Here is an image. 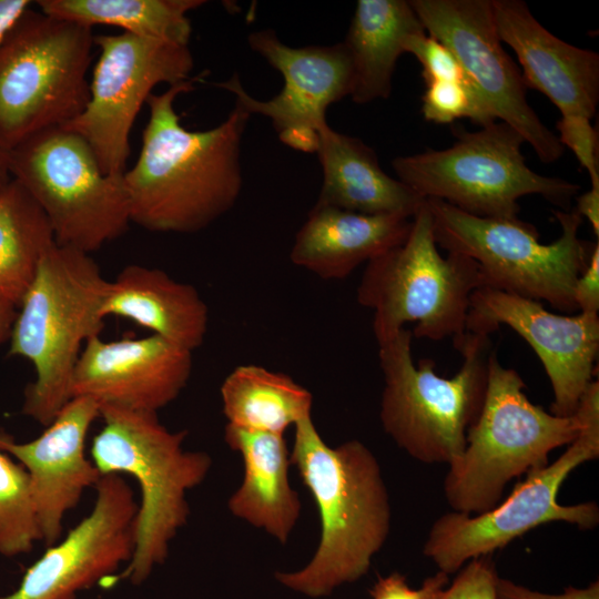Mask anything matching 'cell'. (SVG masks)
Wrapping results in <instances>:
<instances>
[{"instance_id":"1","label":"cell","mask_w":599,"mask_h":599,"mask_svg":"<svg viewBox=\"0 0 599 599\" xmlns=\"http://www.w3.org/2000/svg\"><path fill=\"white\" fill-rule=\"evenodd\" d=\"M200 78L152 93L140 154L123 173L131 223L161 233H195L227 213L242 190L241 142L251 114L241 105L219 125L181 124L176 98Z\"/></svg>"},{"instance_id":"2","label":"cell","mask_w":599,"mask_h":599,"mask_svg":"<svg viewBox=\"0 0 599 599\" xmlns=\"http://www.w3.org/2000/svg\"><path fill=\"white\" fill-rule=\"evenodd\" d=\"M291 464L311 491L321 518V539L300 570L277 572L285 587L312 598L358 580L390 530V502L375 455L359 440L328 446L312 415L298 420Z\"/></svg>"},{"instance_id":"3","label":"cell","mask_w":599,"mask_h":599,"mask_svg":"<svg viewBox=\"0 0 599 599\" xmlns=\"http://www.w3.org/2000/svg\"><path fill=\"white\" fill-rule=\"evenodd\" d=\"M108 285L91 254L54 243L18 305L9 354L33 365L22 412L45 427L72 398L79 356L103 328Z\"/></svg>"},{"instance_id":"4","label":"cell","mask_w":599,"mask_h":599,"mask_svg":"<svg viewBox=\"0 0 599 599\" xmlns=\"http://www.w3.org/2000/svg\"><path fill=\"white\" fill-rule=\"evenodd\" d=\"M103 426L91 446L102 476L129 475L140 487L134 549L114 581H145L169 555L172 539L190 515L186 494L207 476L212 459L183 448L186 430L172 432L158 413L100 406Z\"/></svg>"},{"instance_id":"5","label":"cell","mask_w":599,"mask_h":599,"mask_svg":"<svg viewBox=\"0 0 599 599\" xmlns=\"http://www.w3.org/2000/svg\"><path fill=\"white\" fill-rule=\"evenodd\" d=\"M413 333L404 327L378 344L385 386L379 418L386 434L425 464L457 461L467 432L481 410L493 353L490 335L465 332L454 339L463 363L451 377L439 376L435 362L412 355Z\"/></svg>"},{"instance_id":"6","label":"cell","mask_w":599,"mask_h":599,"mask_svg":"<svg viewBox=\"0 0 599 599\" xmlns=\"http://www.w3.org/2000/svg\"><path fill=\"white\" fill-rule=\"evenodd\" d=\"M525 382L504 367L493 351L485 400L467 432L461 457L448 466L444 495L453 511L480 515L499 504L514 478L548 464L549 454L569 445L579 416H556L532 404Z\"/></svg>"},{"instance_id":"7","label":"cell","mask_w":599,"mask_h":599,"mask_svg":"<svg viewBox=\"0 0 599 599\" xmlns=\"http://www.w3.org/2000/svg\"><path fill=\"white\" fill-rule=\"evenodd\" d=\"M483 286L480 267L473 258L440 254L425 200L412 217L407 237L367 262L356 297L374 311L377 344L406 323H416L413 337L454 341L466 332L470 297Z\"/></svg>"},{"instance_id":"8","label":"cell","mask_w":599,"mask_h":599,"mask_svg":"<svg viewBox=\"0 0 599 599\" xmlns=\"http://www.w3.org/2000/svg\"><path fill=\"white\" fill-rule=\"evenodd\" d=\"M92 28L27 10L0 43V144L10 151L77 119L89 100Z\"/></svg>"},{"instance_id":"9","label":"cell","mask_w":599,"mask_h":599,"mask_svg":"<svg viewBox=\"0 0 599 599\" xmlns=\"http://www.w3.org/2000/svg\"><path fill=\"white\" fill-rule=\"evenodd\" d=\"M434 238L447 253H460L480 267L484 286L573 313V287L597 243L581 240L582 217L554 211L561 226L552 243L539 242L536 227L517 220L479 217L436 199H426Z\"/></svg>"},{"instance_id":"10","label":"cell","mask_w":599,"mask_h":599,"mask_svg":"<svg viewBox=\"0 0 599 599\" xmlns=\"http://www.w3.org/2000/svg\"><path fill=\"white\" fill-rule=\"evenodd\" d=\"M456 136L447 149L395 158L398 180L423 199L498 220L519 219L518 200L530 194L567 211L580 191L576 183L531 170L521 153L524 138L504 122L458 130Z\"/></svg>"},{"instance_id":"11","label":"cell","mask_w":599,"mask_h":599,"mask_svg":"<svg viewBox=\"0 0 599 599\" xmlns=\"http://www.w3.org/2000/svg\"><path fill=\"white\" fill-rule=\"evenodd\" d=\"M576 414L581 427L568 448L551 464L526 474L509 496L480 515L451 511L432 525L423 552L446 575L457 572L469 560L494 551L528 531L549 522L564 521L581 530L599 524L593 501L564 506L558 491L575 468L599 457V380H592L581 396Z\"/></svg>"},{"instance_id":"12","label":"cell","mask_w":599,"mask_h":599,"mask_svg":"<svg viewBox=\"0 0 599 599\" xmlns=\"http://www.w3.org/2000/svg\"><path fill=\"white\" fill-rule=\"evenodd\" d=\"M9 170L43 212L54 242L88 254L131 223L123 174H106L90 144L59 128L8 151Z\"/></svg>"},{"instance_id":"13","label":"cell","mask_w":599,"mask_h":599,"mask_svg":"<svg viewBox=\"0 0 599 599\" xmlns=\"http://www.w3.org/2000/svg\"><path fill=\"white\" fill-rule=\"evenodd\" d=\"M100 54L82 113L63 129L81 135L106 174H123L133 123L153 89L192 80L189 45L130 33L97 35Z\"/></svg>"},{"instance_id":"14","label":"cell","mask_w":599,"mask_h":599,"mask_svg":"<svg viewBox=\"0 0 599 599\" xmlns=\"http://www.w3.org/2000/svg\"><path fill=\"white\" fill-rule=\"evenodd\" d=\"M427 34L457 58L495 118L515 129L540 161L559 160L565 148L529 105L521 71L504 50L491 0H410Z\"/></svg>"},{"instance_id":"15","label":"cell","mask_w":599,"mask_h":599,"mask_svg":"<svg viewBox=\"0 0 599 599\" xmlns=\"http://www.w3.org/2000/svg\"><path fill=\"white\" fill-rule=\"evenodd\" d=\"M250 48L276 69L283 89L261 101L245 91L238 74L216 83L235 95V103L252 114L268 118L280 140L302 152H315L318 133L327 125V108L349 97L353 68L343 42L333 45L290 47L271 29L248 34Z\"/></svg>"},{"instance_id":"16","label":"cell","mask_w":599,"mask_h":599,"mask_svg":"<svg viewBox=\"0 0 599 599\" xmlns=\"http://www.w3.org/2000/svg\"><path fill=\"white\" fill-rule=\"evenodd\" d=\"M500 325L514 329L539 357L554 393L550 413L573 416L597 376L598 314L559 315L538 301L488 286L477 288L470 297L466 331L490 335Z\"/></svg>"},{"instance_id":"17","label":"cell","mask_w":599,"mask_h":599,"mask_svg":"<svg viewBox=\"0 0 599 599\" xmlns=\"http://www.w3.org/2000/svg\"><path fill=\"white\" fill-rule=\"evenodd\" d=\"M95 490L89 515L48 547L19 587L0 599H75L130 561L138 511L133 490L116 474L102 476Z\"/></svg>"},{"instance_id":"18","label":"cell","mask_w":599,"mask_h":599,"mask_svg":"<svg viewBox=\"0 0 599 599\" xmlns=\"http://www.w3.org/2000/svg\"><path fill=\"white\" fill-rule=\"evenodd\" d=\"M192 353L153 334L116 341L93 336L75 364L71 395L99 406L158 413L186 386Z\"/></svg>"},{"instance_id":"19","label":"cell","mask_w":599,"mask_h":599,"mask_svg":"<svg viewBox=\"0 0 599 599\" xmlns=\"http://www.w3.org/2000/svg\"><path fill=\"white\" fill-rule=\"evenodd\" d=\"M98 417L99 404L78 396L32 440L20 443L0 434V450L18 460L28 474L40 540L47 547L60 540L65 514L102 477L84 454L89 429Z\"/></svg>"},{"instance_id":"20","label":"cell","mask_w":599,"mask_h":599,"mask_svg":"<svg viewBox=\"0 0 599 599\" xmlns=\"http://www.w3.org/2000/svg\"><path fill=\"white\" fill-rule=\"evenodd\" d=\"M501 42L517 55L527 88L544 93L561 116L591 120L599 102V54L548 31L520 0H491Z\"/></svg>"},{"instance_id":"21","label":"cell","mask_w":599,"mask_h":599,"mask_svg":"<svg viewBox=\"0 0 599 599\" xmlns=\"http://www.w3.org/2000/svg\"><path fill=\"white\" fill-rule=\"evenodd\" d=\"M412 219L366 215L315 204L296 233L290 258L323 280H343L408 235Z\"/></svg>"},{"instance_id":"22","label":"cell","mask_w":599,"mask_h":599,"mask_svg":"<svg viewBox=\"0 0 599 599\" xmlns=\"http://www.w3.org/2000/svg\"><path fill=\"white\" fill-rule=\"evenodd\" d=\"M102 315L130 319L192 352L203 344L209 325L207 305L193 285L138 264L109 281Z\"/></svg>"},{"instance_id":"23","label":"cell","mask_w":599,"mask_h":599,"mask_svg":"<svg viewBox=\"0 0 599 599\" xmlns=\"http://www.w3.org/2000/svg\"><path fill=\"white\" fill-rule=\"evenodd\" d=\"M315 153L323 170L316 204L366 215L412 219L426 200L388 175L369 145L328 124L318 133Z\"/></svg>"},{"instance_id":"24","label":"cell","mask_w":599,"mask_h":599,"mask_svg":"<svg viewBox=\"0 0 599 599\" xmlns=\"http://www.w3.org/2000/svg\"><path fill=\"white\" fill-rule=\"evenodd\" d=\"M224 439L244 464L243 481L227 502L230 511L285 544L300 518L301 500L288 481L284 435L226 424Z\"/></svg>"},{"instance_id":"25","label":"cell","mask_w":599,"mask_h":599,"mask_svg":"<svg viewBox=\"0 0 599 599\" xmlns=\"http://www.w3.org/2000/svg\"><path fill=\"white\" fill-rule=\"evenodd\" d=\"M425 29L406 0H358L345 40L353 68L351 99L385 100L407 40Z\"/></svg>"},{"instance_id":"26","label":"cell","mask_w":599,"mask_h":599,"mask_svg":"<svg viewBox=\"0 0 599 599\" xmlns=\"http://www.w3.org/2000/svg\"><path fill=\"white\" fill-rule=\"evenodd\" d=\"M223 413L227 424L283 434L311 415L313 396L291 376L258 365H240L223 380Z\"/></svg>"},{"instance_id":"27","label":"cell","mask_w":599,"mask_h":599,"mask_svg":"<svg viewBox=\"0 0 599 599\" xmlns=\"http://www.w3.org/2000/svg\"><path fill=\"white\" fill-rule=\"evenodd\" d=\"M203 0H40L39 10L55 18L93 26L116 27L124 33L189 45L187 13Z\"/></svg>"},{"instance_id":"28","label":"cell","mask_w":599,"mask_h":599,"mask_svg":"<svg viewBox=\"0 0 599 599\" xmlns=\"http://www.w3.org/2000/svg\"><path fill=\"white\" fill-rule=\"evenodd\" d=\"M54 243L43 212L17 181L9 182L0 191V295L18 306Z\"/></svg>"},{"instance_id":"29","label":"cell","mask_w":599,"mask_h":599,"mask_svg":"<svg viewBox=\"0 0 599 599\" xmlns=\"http://www.w3.org/2000/svg\"><path fill=\"white\" fill-rule=\"evenodd\" d=\"M40 534L26 469L0 450V555L32 550Z\"/></svg>"},{"instance_id":"30","label":"cell","mask_w":599,"mask_h":599,"mask_svg":"<svg viewBox=\"0 0 599 599\" xmlns=\"http://www.w3.org/2000/svg\"><path fill=\"white\" fill-rule=\"evenodd\" d=\"M422 102L425 120L434 123L446 124L466 118L484 126L496 121L475 88L466 83H428Z\"/></svg>"},{"instance_id":"31","label":"cell","mask_w":599,"mask_h":599,"mask_svg":"<svg viewBox=\"0 0 599 599\" xmlns=\"http://www.w3.org/2000/svg\"><path fill=\"white\" fill-rule=\"evenodd\" d=\"M405 53L415 55L420 63L425 84L446 81L474 87L455 54L426 31L414 34L407 40Z\"/></svg>"},{"instance_id":"32","label":"cell","mask_w":599,"mask_h":599,"mask_svg":"<svg viewBox=\"0 0 599 599\" xmlns=\"http://www.w3.org/2000/svg\"><path fill=\"white\" fill-rule=\"evenodd\" d=\"M451 583L436 590L428 599H495L498 572L491 555L466 562Z\"/></svg>"},{"instance_id":"33","label":"cell","mask_w":599,"mask_h":599,"mask_svg":"<svg viewBox=\"0 0 599 599\" xmlns=\"http://www.w3.org/2000/svg\"><path fill=\"white\" fill-rule=\"evenodd\" d=\"M557 130L561 145L569 148L588 172L591 186L599 187L598 134L590 120L582 116H560Z\"/></svg>"},{"instance_id":"34","label":"cell","mask_w":599,"mask_h":599,"mask_svg":"<svg viewBox=\"0 0 599 599\" xmlns=\"http://www.w3.org/2000/svg\"><path fill=\"white\" fill-rule=\"evenodd\" d=\"M448 583V575L437 571L434 576L426 578L418 589H414L404 575L393 572L378 577L370 590V597L372 599H428L432 593Z\"/></svg>"},{"instance_id":"35","label":"cell","mask_w":599,"mask_h":599,"mask_svg":"<svg viewBox=\"0 0 599 599\" xmlns=\"http://www.w3.org/2000/svg\"><path fill=\"white\" fill-rule=\"evenodd\" d=\"M495 599H599V582L582 588L569 586L561 593H545L498 577Z\"/></svg>"},{"instance_id":"36","label":"cell","mask_w":599,"mask_h":599,"mask_svg":"<svg viewBox=\"0 0 599 599\" xmlns=\"http://www.w3.org/2000/svg\"><path fill=\"white\" fill-rule=\"evenodd\" d=\"M578 312L598 314L599 311V242L597 241L588 264L573 287Z\"/></svg>"},{"instance_id":"37","label":"cell","mask_w":599,"mask_h":599,"mask_svg":"<svg viewBox=\"0 0 599 599\" xmlns=\"http://www.w3.org/2000/svg\"><path fill=\"white\" fill-rule=\"evenodd\" d=\"M576 209L573 210L582 219L590 223L593 234L599 236V187L591 186L589 191L576 196Z\"/></svg>"},{"instance_id":"38","label":"cell","mask_w":599,"mask_h":599,"mask_svg":"<svg viewBox=\"0 0 599 599\" xmlns=\"http://www.w3.org/2000/svg\"><path fill=\"white\" fill-rule=\"evenodd\" d=\"M30 6L29 0H0V43Z\"/></svg>"},{"instance_id":"39","label":"cell","mask_w":599,"mask_h":599,"mask_svg":"<svg viewBox=\"0 0 599 599\" xmlns=\"http://www.w3.org/2000/svg\"><path fill=\"white\" fill-rule=\"evenodd\" d=\"M17 305L0 295V343L10 336L16 316Z\"/></svg>"},{"instance_id":"40","label":"cell","mask_w":599,"mask_h":599,"mask_svg":"<svg viewBox=\"0 0 599 599\" xmlns=\"http://www.w3.org/2000/svg\"><path fill=\"white\" fill-rule=\"evenodd\" d=\"M9 170L8 151L0 152V191L9 183L7 180V172Z\"/></svg>"}]
</instances>
